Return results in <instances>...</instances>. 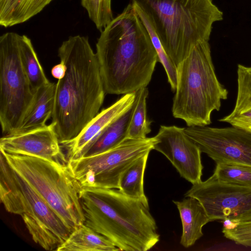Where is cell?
Masks as SVG:
<instances>
[{"instance_id":"obj_1","label":"cell","mask_w":251,"mask_h":251,"mask_svg":"<svg viewBox=\"0 0 251 251\" xmlns=\"http://www.w3.org/2000/svg\"><path fill=\"white\" fill-rule=\"evenodd\" d=\"M58 55L66 72L56 83L50 124L62 145L99 113L106 93L96 53L87 37L70 36L58 48Z\"/></svg>"},{"instance_id":"obj_2","label":"cell","mask_w":251,"mask_h":251,"mask_svg":"<svg viewBox=\"0 0 251 251\" xmlns=\"http://www.w3.org/2000/svg\"><path fill=\"white\" fill-rule=\"evenodd\" d=\"M96 53L109 94L125 95L146 87L158 61L149 32L131 3L100 32Z\"/></svg>"},{"instance_id":"obj_3","label":"cell","mask_w":251,"mask_h":251,"mask_svg":"<svg viewBox=\"0 0 251 251\" xmlns=\"http://www.w3.org/2000/svg\"><path fill=\"white\" fill-rule=\"evenodd\" d=\"M84 224L106 237L120 251H147L159 241L149 207L118 189L83 187Z\"/></svg>"},{"instance_id":"obj_4","label":"cell","mask_w":251,"mask_h":251,"mask_svg":"<svg viewBox=\"0 0 251 251\" xmlns=\"http://www.w3.org/2000/svg\"><path fill=\"white\" fill-rule=\"evenodd\" d=\"M177 66L198 44L208 42L223 12L213 0H130Z\"/></svg>"},{"instance_id":"obj_5","label":"cell","mask_w":251,"mask_h":251,"mask_svg":"<svg viewBox=\"0 0 251 251\" xmlns=\"http://www.w3.org/2000/svg\"><path fill=\"white\" fill-rule=\"evenodd\" d=\"M177 85L172 113L188 126H203L211 123V115L219 111L227 90L219 81L208 42L196 45L176 66Z\"/></svg>"},{"instance_id":"obj_6","label":"cell","mask_w":251,"mask_h":251,"mask_svg":"<svg viewBox=\"0 0 251 251\" xmlns=\"http://www.w3.org/2000/svg\"><path fill=\"white\" fill-rule=\"evenodd\" d=\"M0 158V198L5 209L21 216L34 242L47 251H57L72 231L1 152Z\"/></svg>"},{"instance_id":"obj_7","label":"cell","mask_w":251,"mask_h":251,"mask_svg":"<svg viewBox=\"0 0 251 251\" xmlns=\"http://www.w3.org/2000/svg\"><path fill=\"white\" fill-rule=\"evenodd\" d=\"M11 167L48 203L73 232L84 224L80 201L82 187L68 163L12 154L0 149Z\"/></svg>"},{"instance_id":"obj_8","label":"cell","mask_w":251,"mask_h":251,"mask_svg":"<svg viewBox=\"0 0 251 251\" xmlns=\"http://www.w3.org/2000/svg\"><path fill=\"white\" fill-rule=\"evenodd\" d=\"M19 36L9 32L0 37V123L4 135L20 126L34 96L22 64Z\"/></svg>"},{"instance_id":"obj_9","label":"cell","mask_w":251,"mask_h":251,"mask_svg":"<svg viewBox=\"0 0 251 251\" xmlns=\"http://www.w3.org/2000/svg\"><path fill=\"white\" fill-rule=\"evenodd\" d=\"M154 137L126 138L115 147L95 155L68 161L74 176L83 187L119 189L123 173L153 150Z\"/></svg>"},{"instance_id":"obj_10","label":"cell","mask_w":251,"mask_h":251,"mask_svg":"<svg viewBox=\"0 0 251 251\" xmlns=\"http://www.w3.org/2000/svg\"><path fill=\"white\" fill-rule=\"evenodd\" d=\"M185 195L200 201L210 222L251 220V186L222 182L212 175L193 184Z\"/></svg>"},{"instance_id":"obj_11","label":"cell","mask_w":251,"mask_h":251,"mask_svg":"<svg viewBox=\"0 0 251 251\" xmlns=\"http://www.w3.org/2000/svg\"><path fill=\"white\" fill-rule=\"evenodd\" d=\"M186 135L216 163H231L251 168V134L231 126L184 128Z\"/></svg>"},{"instance_id":"obj_12","label":"cell","mask_w":251,"mask_h":251,"mask_svg":"<svg viewBox=\"0 0 251 251\" xmlns=\"http://www.w3.org/2000/svg\"><path fill=\"white\" fill-rule=\"evenodd\" d=\"M154 138L153 150L162 153L181 177L192 184L201 181V151L186 135L184 128L161 126Z\"/></svg>"},{"instance_id":"obj_13","label":"cell","mask_w":251,"mask_h":251,"mask_svg":"<svg viewBox=\"0 0 251 251\" xmlns=\"http://www.w3.org/2000/svg\"><path fill=\"white\" fill-rule=\"evenodd\" d=\"M0 149L9 154L32 156L62 164L68 163L51 124L25 132L4 135L0 139Z\"/></svg>"},{"instance_id":"obj_14","label":"cell","mask_w":251,"mask_h":251,"mask_svg":"<svg viewBox=\"0 0 251 251\" xmlns=\"http://www.w3.org/2000/svg\"><path fill=\"white\" fill-rule=\"evenodd\" d=\"M136 98L137 91L124 95L99 112L74 139L61 145L66 150L68 161L83 157L104 129L132 107Z\"/></svg>"},{"instance_id":"obj_15","label":"cell","mask_w":251,"mask_h":251,"mask_svg":"<svg viewBox=\"0 0 251 251\" xmlns=\"http://www.w3.org/2000/svg\"><path fill=\"white\" fill-rule=\"evenodd\" d=\"M237 92L233 109L219 120L251 134V67L238 64Z\"/></svg>"},{"instance_id":"obj_16","label":"cell","mask_w":251,"mask_h":251,"mask_svg":"<svg viewBox=\"0 0 251 251\" xmlns=\"http://www.w3.org/2000/svg\"><path fill=\"white\" fill-rule=\"evenodd\" d=\"M187 198L173 201L179 213L182 227L180 243L185 248L193 245L203 235V226L210 222L200 201L193 197Z\"/></svg>"},{"instance_id":"obj_17","label":"cell","mask_w":251,"mask_h":251,"mask_svg":"<svg viewBox=\"0 0 251 251\" xmlns=\"http://www.w3.org/2000/svg\"><path fill=\"white\" fill-rule=\"evenodd\" d=\"M56 83L50 82L39 88L20 126L12 134L28 131L47 125L51 118L54 102Z\"/></svg>"},{"instance_id":"obj_18","label":"cell","mask_w":251,"mask_h":251,"mask_svg":"<svg viewBox=\"0 0 251 251\" xmlns=\"http://www.w3.org/2000/svg\"><path fill=\"white\" fill-rule=\"evenodd\" d=\"M52 0H0V25L11 27L26 22Z\"/></svg>"},{"instance_id":"obj_19","label":"cell","mask_w":251,"mask_h":251,"mask_svg":"<svg viewBox=\"0 0 251 251\" xmlns=\"http://www.w3.org/2000/svg\"><path fill=\"white\" fill-rule=\"evenodd\" d=\"M117 251L105 236L83 224L75 229L57 251Z\"/></svg>"},{"instance_id":"obj_20","label":"cell","mask_w":251,"mask_h":251,"mask_svg":"<svg viewBox=\"0 0 251 251\" xmlns=\"http://www.w3.org/2000/svg\"><path fill=\"white\" fill-rule=\"evenodd\" d=\"M135 102L136 100L130 109L104 129L83 156H91L107 151L115 147L126 138Z\"/></svg>"},{"instance_id":"obj_21","label":"cell","mask_w":251,"mask_h":251,"mask_svg":"<svg viewBox=\"0 0 251 251\" xmlns=\"http://www.w3.org/2000/svg\"><path fill=\"white\" fill-rule=\"evenodd\" d=\"M149 153L139 158L122 175L119 190L126 196L138 200L149 207L144 193V176Z\"/></svg>"},{"instance_id":"obj_22","label":"cell","mask_w":251,"mask_h":251,"mask_svg":"<svg viewBox=\"0 0 251 251\" xmlns=\"http://www.w3.org/2000/svg\"><path fill=\"white\" fill-rule=\"evenodd\" d=\"M19 46L24 70L35 93L39 88L50 81L45 74L31 40L25 35H19Z\"/></svg>"},{"instance_id":"obj_23","label":"cell","mask_w":251,"mask_h":251,"mask_svg":"<svg viewBox=\"0 0 251 251\" xmlns=\"http://www.w3.org/2000/svg\"><path fill=\"white\" fill-rule=\"evenodd\" d=\"M148 94L147 87L137 91L135 107L126 138L144 139L151 131V122L149 120L147 115V98Z\"/></svg>"},{"instance_id":"obj_24","label":"cell","mask_w":251,"mask_h":251,"mask_svg":"<svg viewBox=\"0 0 251 251\" xmlns=\"http://www.w3.org/2000/svg\"><path fill=\"white\" fill-rule=\"evenodd\" d=\"M219 181L251 186V168L231 163H217L213 174Z\"/></svg>"},{"instance_id":"obj_25","label":"cell","mask_w":251,"mask_h":251,"mask_svg":"<svg viewBox=\"0 0 251 251\" xmlns=\"http://www.w3.org/2000/svg\"><path fill=\"white\" fill-rule=\"evenodd\" d=\"M81 4L100 32L114 18L111 0H81Z\"/></svg>"},{"instance_id":"obj_26","label":"cell","mask_w":251,"mask_h":251,"mask_svg":"<svg viewBox=\"0 0 251 251\" xmlns=\"http://www.w3.org/2000/svg\"><path fill=\"white\" fill-rule=\"evenodd\" d=\"M147 28L153 46L156 51L158 61L163 65L168 77L171 89L175 91L177 85L176 66L169 57L163 49L159 39L145 16L139 11L135 10Z\"/></svg>"},{"instance_id":"obj_27","label":"cell","mask_w":251,"mask_h":251,"mask_svg":"<svg viewBox=\"0 0 251 251\" xmlns=\"http://www.w3.org/2000/svg\"><path fill=\"white\" fill-rule=\"evenodd\" d=\"M222 232L226 238L237 244L251 247V220H225Z\"/></svg>"},{"instance_id":"obj_28","label":"cell","mask_w":251,"mask_h":251,"mask_svg":"<svg viewBox=\"0 0 251 251\" xmlns=\"http://www.w3.org/2000/svg\"><path fill=\"white\" fill-rule=\"evenodd\" d=\"M65 72L66 66L61 62L53 66L51 71L52 75L57 79L62 78L64 76Z\"/></svg>"}]
</instances>
